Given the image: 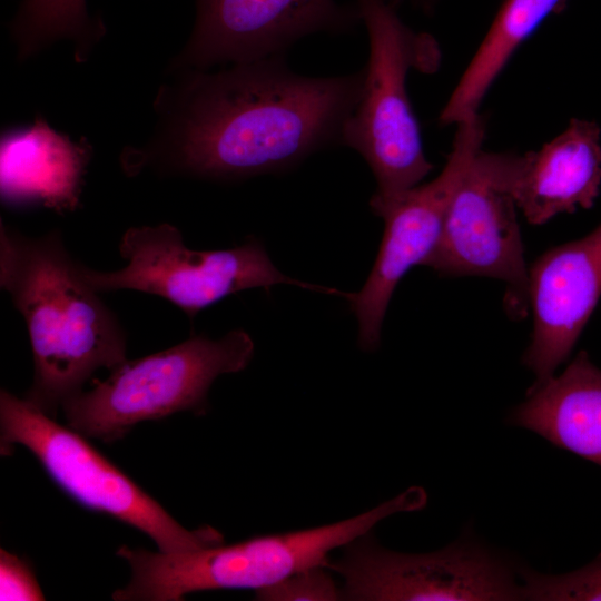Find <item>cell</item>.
I'll list each match as a JSON object with an SVG mask.
<instances>
[{
    "label": "cell",
    "mask_w": 601,
    "mask_h": 601,
    "mask_svg": "<svg viewBox=\"0 0 601 601\" xmlns=\"http://www.w3.org/2000/svg\"><path fill=\"white\" fill-rule=\"evenodd\" d=\"M168 75L152 102L151 136L121 151L130 177L149 171L233 183L288 170L342 145L364 81V68L300 75L284 56Z\"/></svg>",
    "instance_id": "obj_1"
},
{
    "label": "cell",
    "mask_w": 601,
    "mask_h": 601,
    "mask_svg": "<svg viewBox=\"0 0 601 601\" xmlns=\"http://www.w3.org/2000/svg\"><path fill=\"white\" fill-rule=\"evenodd\" d=\"M55 229L29 237L0 221V285L22 315L33 381L24 398L56 417L99 368L127 359L126 333Z\"/></svg>",
    "instance_id": "obj_2"
},
{
    "label": "cell",
    "mask_w": 601,
    "mask_h": 601,
    "mask_svg": "<svg viewBox=\"0 0 601 601\" xmlns=\"http://www.w3.org/2000/svg\"><path fill=\"white\" fill-rule=\"evenodd\" d=\"M424 489L413 486L357 516L300 531L255 536L194 551L166 553L121 545L116 554L130 566L117 601H181L191 592L272 587L302 570L323 565L329 553L371 532L380 521L425 506Z\"/></svg>",
    "instance_id": "obj_3"
},
{
    "label": "cell",
    "mask_w": 601,
    "mask_h": 601,
    "mask_svg": "<svg viewBox=\"0 0 601 601\" xmlns=\"http://www.w3.org/2000/svg\"><path fill=\"white\" fill-rule=\"evenodd\" d=\"M368 37L363 88L346 120L342 145L357 151L376 180L370 200L392 199L431 173L417 118L408 98L410 70L433 73L441 63L436 40L416 32L385 0H355Z\"/></svg>",
    "instance_id": "obj_4"
},
{
    "label": "cell",
    "mask_w": 601,
    "mask_h": 601,
    "mask_svg": "<svg viewBox=\"0 0 601 601\" xmlns=\"http://www.w3.org/2000/svg\"><path fill=\"white\" fill-rule=\"evenodd\" d=\"M254 351L249 334L233 329L217 339L194 335L165 351L126 359L62 404L67 425L112 443L145 421L178 412L204 415L214 381L245 370Z\"/></svg>",
    "instance_id": "obj_5"
},
{
    "label": "cell",
    "mask_w": 601,
    "mask_h": 601,
    "mask_svg": "<svg viewBox=\"0 0 601 601\" xmlns=\"http://www.w3.org/2000/svg\"><path fill=\"white\" fill-rule=\"evenodd\" d=\"M23 445L48 476L86 509L107 514L148 535L166 553L194 551L223 543L211 526L188 530L87 437L7 390L0 392L1 454Z\"/></svg>",
    "instance_id": "obj_6"
},
{
    "label": "cell",
    "mask_w": 601,
    "mask_h": 601,
    "mask_svg": "<svg viewBox=\"0 0 601 601\" xmlns=\"http://www.w3.org/2000/svg\"><path fill=\"white\" fill-rule=\"evenodd\" d=\"M118 249L127 262L118 270L98 272L82 266L85 278L98 293L130 289L157 295L190 319L231 294L257 287L268 293L277 284L344 295L286 276L256 238L228 249L195 250L185 245L177 227L162 223L128 228Z\"/></svg>",
    "instance_id": "obj_7"
},
{
    "label": "cell",
    "mask_w": 601,
    "mask_h": 601,
    "mask_svg": "<svg viewBox=\"0 0 601 601\" xmlns=\"http://www.w3.org/2000/svg\"><path fill=\"white\" fill-rule=\"evenodd\" d=\"M526 155H474L450 201L440 238L424 262L440 276H480L506 285L504 306L515 318L529 307L515 188Z\"/></svg>",
    "instance_id": "obj_8"
},
{
    "label": "cell",
    "mask_w": 601,
    "mask_h": 601,
    "mask_svg": "<svg viewBox=\"0 0 601 601\" xmlns=\"http://www.w3.org/2000/svg\"><path fill=\"white\" fill-rule=\"evenodd\" d=\"M343 548L325 566L344 579V600H522L519 568L470 540L412 554L387 550L367 532Z\"/></svg>",
    "instance_id": "obj_9"
},
{
    "label": "cell",
    "mask_w": 601,
    "mask_h": 601,
    "mask_svg": "<svg viewBox=\"0 0 601 601\" xmlns=\"http://www.w3.org/2000/svg\"><path fill=\"white\" fill-rule=\"evenodd\" d=\"M484 137L485 120L480 114L459 122L446 162L434 179L388 200H370L372 213L384 220V235L364 286L346 297L358 322L362 349L372 352L378 347L396 286L434 249L452 196Z\"/></svg>",
    "instance_id": "obj_10"
},
{
    "label": "cell",
    "mask_w": 601,
    "mask_h": 601,
    "mask_svg": "<svg viewBox=\"0 0 601 601\" xmlns=\"http://www.w3.org/2000/svg\"><path fill=\"white\" fill-rule=\"evenodd\" d=\"M362 22L355 3L335 0H196L195 23L167 73L284 56L313 33L343 35Z\"/></svg>",
    "instance_id": "obj_11"
},
{
    "label": "cell",
    "mask_w": 601,
    "mask_h": 601,
    "mask_svg": "<svg viewBox=\"0 0 601 601\" xmlns=\"http://www.w3.org/2000/svg\"><path fill=\"white\" fill-rule=\"evenodd\" d=\"M601 296V224L529 268L531 341L523 364L541 382L566 361Z\"/></svg>",
    "instance_id": "obj_12"
},
{
    "label": "cell",
    "mask_w": 601,
    "mask_h": 601,
    "mask_svg": "<svg viewBox=\"0 0 601 601\" xmlns=\"http://www.w3.org/2000/svg\"><path fill=\"white\" fill-rule=\"evenodd\" d=\"M0 190L3 204L41 205L57 213L80 203L92 147L53 129L38 114L31 126L1 136Z\"/></svg>",
    "instance_id": "obj_13"
},
{
    "label": "cell",
    "mask_w": 601,
    "mask_h": 601,
    "mask_svg": "<svg viewBox=\"0 0 601 601\" xmlns=\"http://www.w3.org/2000/svg\"><path fill=\"white\" fill-rule=\"evenodd\" d=\"M600 139L595 121L572 118L563 132L525 154L515 200L529 224L593 206L601 186Z\"/></svg>",
    "instance_id": "obj_14"
},
{
    "label": "cell",
    "mask_w": 601,
    "mask_h": 601,
    "mask_svg": "<svg viewBox=\"0 0 601 601\" xmlns=\"http://www.w3.org/2000/svg\"><path fill=\"white\" fill-rule=\"evenodd\" d=\"M509 422L601 466V368L579 352L561 374L535 382Z\"/></svg>",
    "instance_id": "obj_15"
},
{
    "label": "cell",
    "mask_w": 601,
    "mask_h": 601,
    "mask_svg": "<svg viewBox=\"0 0 601 601\" xmlns=\"http://www.w3.org/2000/svg\"><path fill=\"white\" fill-rule=\"evenodd\" d=\"M563 4L564 0H504L442 109L440 124L457 125L477 115L483 98L515 50Z\"/></svg>",
    "instance_id": "obj_16"
},
{
    "label": "cell",
    "mask_w": 601,
    "mask_h": 601,
    "mask_svg": "<svg viewBox=\"0 0 601 601\" xmlns=\"http://www.w3.org/2000/svg\"><path fill=\"white\" fill-rule=\"evenodd\" d=\"M9 31L21 62L57 41L69 40L75 61L82 63L107 29L100 18L90 16L86 0H22Z\"/></svg>",
    "instance_id": "obj_17"
},
{
    "label": "cell",
    "mask_w": 601,
    "mask_h": 601,
    "mask_svg": "<svg viewBox=\"0 0 601 601\" xmlns=\"http://www.w3.org/2000/svg\"><path fill=\"white\" fill-rule=\"evenodd\" d=\"M522 600L601 601V553L587 565L562 574L519 568Z\"/></svg>",
    "instance_id": "obj_18"
},
{
    "label": "cell",
    "mask_w": 601,
    "mask_h": 601,
    "mask_svg": "<svg viewBox=\"0 0 601 601\" xmlns=\"http://www.w3.org/2000/svg\"><path fill=\"white\" fill-rule=\"evenodd\" d=\"M264 601H334L343 600L342 588L326 571V566H312L296 572L276 584L256 591Z\"/></svg>",
    "instance_id": "obj_19"
},
{
    "label": "cell",
    "mask_w": 601,
    "mask_h": 601,
    "mask_svg": "<svg viewBox=\"0 0 601 601\" xmlns=\"http://www.w3.org/2000/svg\"><path fill=\"white\" fill-rule=\"evenodd\" d=\"M0 600H45L30 564L0 550Z\"/></svg>",
    "instance_id": "obj_20"
},
{
    "label": "cell",
    "mask_w": 601,
    "mask_h": 601,
    "mask_svg": "<svg viewBox=\"0 0 601 601\" xmlns=\"http://www.w3.org/2000/svg\"><path fill=\"white\" fill-rule=\"evenodd\" d=\"M390 4L397 8L401 3L408 1L415 8L421 9L425 13H432L437 0H385Z\"/></svg>",
    "instance_id": "obj_21"
}]
</instances>
